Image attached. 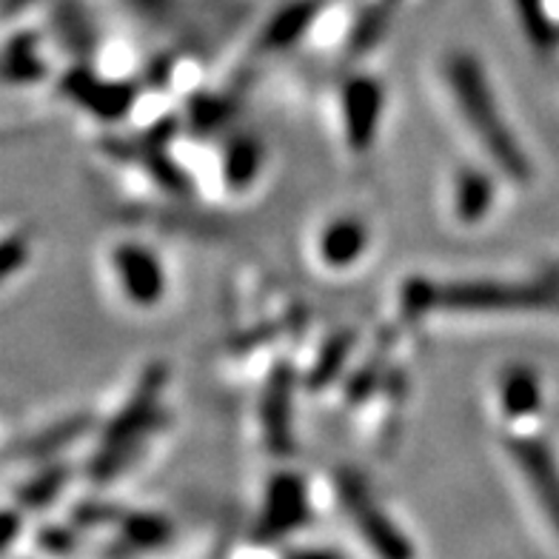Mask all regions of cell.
<instances>
[{"label": "cell", "mask_w": 559, "mask_h": 559, "mask_svg": "<svg viewBox=\"0 0 559 559\" xmlns=\"http://www.w3.org/2000/svg\"><path fill=\"white\" fill-rule=\"evenodd\" d=\"M383 106V92L374 81L357 78L346 86V126H348V143L354 148L366 152L371 146L377 129V115Z\"/></svg>", "instance_id": "obj_9"}, {"label": "cell", "mask_w": 559, "mask_h": 559, "mask_svg": "<svg viewBox=\"0 0 559 559\" xmlns=\"http://www.w3.org/2000/svg\"><path fill=\"white\" fill-rule=\"evenodd\" d=\"M508 454L559 537V465L554 451L537 437L514 435L508 440Z\"/></svg>", "instance_id": "obj_5"}, {"label": "cell", "mask_w": 559, "mask_h": 559, "mask_svg": "<svg viewBox=\"0 0 559 559\" xmlns=\"http://www.w3.org/2000/svg\"><path fill=\"white\" fill-rule=\"evenodd\" d=\"M111 274L118 277L123 297L138 309H155L166 295V272L155 251L143 243H118L109 254Z\"/></svg>", "instance_id": "obj_4"}, {"label": "cell", "mask_w": 559, "mask_h": 559, "mask_svg": "<svg viewBox=\"0 0 559 559\" xmlns=\"http://www.w3.org/2000/svg\"><path fill=\"white\" fill-rule=\"evenodd\" d=\"M497 405H500L502 417H508L511 423L534 417L543 405L539 377L528 366H508L497 377Z\"/></svg>", "instance_id": "obj_8"}, {"label": "cell", "mask_w": 559, "mask_h": 559, "mask_svg": "<svg viewBox=\"0 0 559 559\" xmlns=\"http://www.w3.org/2000/svg\"><path fill=\"white\" fill-rule=\"evenodd\" d=\"M288 559H340V557H334V554L329 551H300V554H292Z\"/></svg>", "instance_id": "obj_15"}, {"label": "cell", "mask_w": 559, "mask_h": 559, "mask_svg": "<svg viewBox=\"0 0 559 559\" xmlns=\"http://www.w3.org/2000/svg\"><path fill=\"white\" fill-rule=\"evenodd\" d=\"M445 81H449V92L460 115H463L465 126H468V132L477 138V143H483L493 166L506 171L508 177L523 180L528 175V160H525L514 132L502 120L500 106H497V97H493L483 67L468 55H456L445 67Z\"/></svg>", "instance_id": "obj_1"}, {"label": "cell", "mask_w": 559, "mask_h": 559, "mask_svg": "<svg viewBox=\"0 0 559 559\" xmlns=\"http://www.w3.org/2000/svg\"><path fill=\"white\" fill-rule=\"evenodd\" d=\"M163 389V371H152L146 377V383L140 389V394H134V400L123 408V414L118 417V423L109 428L104 445L97 451L95 460V474L97 477H111V474L123 472V465L129 463V454L132 449L143 440V435L148 431V423L155 417V400L157 391Z\"/></svg>", "instance_id": "obj_3"}, {"label": "cell", "mask_w": 559, "mask_h": 559, "mask_svg": "<svg viewBox=\"0 0 559 559\" xmlns=\"http://www.w3.org/2000/svg\"><path fill=\"white\" fill-rule=\"evenodd\" d=\"M260 171V148L254 140H237L228 146L226 155V180L235 189H246V186L258 177Z\"/></svg>", "instance_id": "obj_12"}, {"label": "cell", "mask_w": 559, "mask_h": 559, "mask_svg": "<svg viewBox=\"0 0 559 559\" xmlns=\"http://www.w3.org/2000/svg\"><path fill=\"white\" fill-rule=\"evenodd\" d=\"M120 534H123V545L132 551H146V548H157V545L169 543L171 539V523L160 514H126L120 520Z\"/></svg>", "instance_id": "obj_11"}, {"label": "cell", "mask_w": 559, "mask_h": 559, "mask_svg": "<svg viewBox=\"0 0 559 559\" xmlns=\"http://www.w3.org/2000/svg\"><path fill=\"white\" fill-rule=\"evenodd\" d=\"M40 543L46 545V551H52V554H72L74 537H72V531L52 528V531H49V534H44V539H40Z\"/></svg>", "instance_id": "obj_14"}, {"label": "cell", "mask_w": 559, "mask_h": 559, "mask_svg": "<svg viewBox=\"0 0 559 559\" xmlns=\"http://www.w3.org/2000/svg\"><path fill=\"white\" fill-rule=\"evenodd\" d=\"M309 516V497H306V486L295 474H283V477L272 479L269 486V497H265L263 516H260V539H280L300 528Z\"/></svg>", "instance_id": "obj_6"}, {"label": "cell", "mask_w": 559, "mask_h": 559, "mask_svg": "<svg viewBox=\"0 0 559 559\" xmlns=\"http://www.w3.org/2000/svg\"><path fill=\"white\" fill-rule=\"evenodd\" d=\"M337 493L343 508H346L348 520L354 523L357 534L366 539L368 548L377 554V559H414V545L397 528V523L380 508L374 493L368 491V486L357 474L340 472Z\"/></svg>", "instance_id": "obj_2"}, {"label": "cell", "mask_w": 559, "mask_h": 559, "mask_svg": "<svg viewBox=\"0 0 559 559\" xmlns=\"http://www.w3.org/2000/svg\"><path fill=\"white\" fill-rule=\"evenodd\" d=\"M368 249V226L360 217L340 214L334 221L325 223L317 235V258L325 269L340 272L352 269Z\"/></svg>", "instance_id": "obj_7"}, {"label": "cell", "mask_w": 559, "mask_h": 559, "mask_svg": "<svg viewBox=\"0 0 559 559\" xmlns=\"http://www.w3.org/2000/svg\"><path fill=\"white\" fill-rule=\"evenodd\" d=\"M63 486V472L60 468H52V472H44L40 477H35L32 483L21 488V506L26 508H40L52 500L55 493Z\"/></svg>", "instance_id": "obj_13"}, {"label": "cell", "mask_w": 559, "mask_h": 559, "mask_svg": "<svg viewBox=\"0 0 559 559\" xmlns=\"http://www.w3.org/2000/svg\"><path fill=\"white\" fill-rule=\"evenodd\" d=\"M493 200V186L488 175L474 169H465L456 175L454 180V212L460 214V221L477 223L486 217Z\"/></svg>", "instance_id": "obj_10"}]
</instances>
